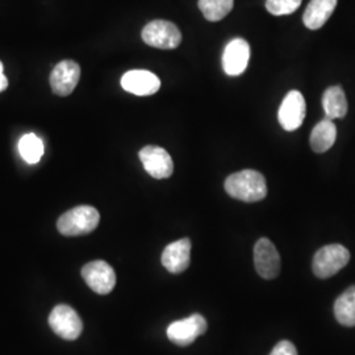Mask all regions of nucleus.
<instances>
[{
	"instance_id": "nucleus-15",
	"label": "nucleus",
	"mask_w": 355,
	"mask_h": 355,
	"mask_svg": "<svg viewBox=\"0 0 355 355\" xmlns=\"http://www.w3.org/2000/svg\"><path fill=\"white\" fill-rule=\"evenodd\" d=\"M337 7V0H311L305 10L303 21L308 29L316 31L328 21Z\"/></svg>"
},
{
	"instance_id": "nucleus-13",
	"label": "nucleus",
	"mask_w": 355,
	"mask_h": 355,
	"mask_svg": "<svg viewBox=\"0 0 355 355\" xmlns=\"http://www.w3.org/2000/svg\"><path fill=\"white\" fill-rule=\"evenodd\" d=\"M121 86L137 96H149L161 89L159 78L148 70H132L121 78Z\"/></svg>"
},
{
	"instance_id": "nucleus-18",
	"label": "nucleus",
	"mask_w": 355,
	"mask_h": 355,
	"mask_svg": "<svg viewBox=\"0 0 355 355\" xmlns=\"http://www.w3.org/2000/svg\"><path fill=\"white\" fill-rule=\"evenodd\" d=\"M334 316L343 327H355V286L349 287L336 300Z\"/></svg>"
},
{
	"instance_id": "nucleus-11",
	"label": "nucleus",
	"mask_w": 355,
	"mask_h": 355,
	"mask_svg": "<svg viewBox=\"0 0 355 355\" xmlns=\"http://www.w3.org/2000/svg\"><path fill=\"white\" fill-rule=\"evenodd\" d=\"M250 58V46L243 38H234L225 46L223 69L227 76H237L245 73Z\"/></svg>"
},
{
	"instance_id": "nucleus-10",
	"label": "nucleus",
	"mask_w": 355,
	"mask_h": 355,
	"mask_svg": "<svg viewBox=\"0 0 355 355\" xmlns=\"http://www.w3.org/2000/svg\"><path fill=\"white\" fill-rule=\"evenodd\" d=\"M144 168L155 179H166L173 175L174 164L170 154L159 146H145L139 153Z\"/></svg>"
},
{
	"instance_id": "nucleus-24",
	"label": "nucleus",
	"mask_w": 355,
	"mask_h": 355,
	"mask_svg": "<svg viewBox=\"0 0 355 355\" xmlns=\"http://www.w3.org/2000/svg\"><path fill=\"white\" fill-rule=\"evenodd\" d=\"M3 69H4V67H3V64H1V61H0V74H3Z\"/></svg>"
},
{
	"instance_id": "nucleus-19",
	"label": "nucleus",
	"mask_w": 355,
	"mask_h": 355,
	"mask_svg": "<svg viewBox=\"0 0 355 355\" xmlns=\"http://www.w3.org/2000/svg\"><path fill=\"white\" fill-rule=\"evenodd\" d=\"M234 6V0H199V8L209 21H220Z\"/></svg>"
},
{
	"instance_id": "nucleus-21",
	"label": "nucleus",
	"mask_w": 355,
	"mask_h": 355,
	"mask_svg": "<svg viewBox=\"0 0 355 355\" xmlns=\"http://www.w3.org/2000/svg\"><path fill=\"white\" fill-rule=\"evenodd\" d=\"M303 0H267L266 8L268 12L275 16H284L295 12Z\"/></svg>"
},
{
	"instance_id": "nucleus-17",
	"label": "nucleus",
	"mask_w": 355,
	"mask_h": 355,
	"mask_svg": "<svg viewBox=\"0 0 355 355\" xmlns=\"http://www.w3.org/2000/svg\"><path fill=\"white\" fill-rule=\"evenodd\" d=\"M322 107L330 120L345 117L347 114V101L343 89L340 86H333L327 89L322 96Z\"/></svg>"
},
{
	"instance_id": "nucleus-1",
	"label": "nucleus",
	"mask_w": 355,
	"mask_h": 355,
	"mask_svg": "<svg viewBox=\"0 0 355 355\" xmlns=\"http://www.w3.org/2000/svg\"><path fill=\"white\" fill-rule=\"evenodd\" d=\"M225 191L233 199L255 203L266 198V179L258 171L242 170L227 178Z\"/></svg>"
},
{
	"instance_id": "nucleus-23",
	"label": "nucleus",
	"mask_w": 355,
	"mask_h": 355,
	"mask_svg": "<svg viewBox=\"0 0 355 355\" xmlns=\"http://www.w3.org/2000/svg\"><path fill=\"white\" fill-rule=\"evenodd\" d=\"M8 87V79L4 74H0V92H3L4 89Z\"/></svg>"
},
{
	"instance_id": "nucleus-20",
	"label": "nucleus",
	"mask_w": 355,
	"mask_h": 355,
	"mask_svg": "<svg viewBox=\"0 0 355 355\" xmlns=\"http://www.w3.org/2000/svg\"><path fill=\"white\" fill-rule=\"evenodd\" d=\"M19 150L23 159L28 164L33 165V164H37L41 159L44 154V145H42V141L40 140L36 135L28 133L26 136H23L19 142Z\"/></svg>"
},
{
	"instance_id": "nucleus-12",
	"label": "nucleus",
	"mask_w": 355,
	"mask_h": 355,
	"mask_svg": "<svg viewBox=\"0 0 355 355\" xmlns=\"http://www.w3.org/2000/svg\"><path fill=\"white\" fill-rule=\"evenodd\" d=\"M79 78H80L79 64L71 60H64L57 64L51 71V89L55 95L67 96L76 89Z\"/></svg>"
},
{
	"instance_id": "nucleus-2",
	"label": "nucleus",
	"mask_w": 355,
	"mask_h": 355,
	"mask_svg": "<svg viewBox=\"0 0 355 355\" xmlns=\"http://www.w3.org/2000/svg\"><path fill=\"white\" fill-rule=\"evenodd\" d=\"M101 215L96 208L89 205H79L61 216L57 221V229L66 237L89 234L98 228Z\"/></svg>"
},
{
	"instance_id": "nucleus-5",
	"label": "nucleus",
	"mask_w": 355,
	"mask_h": 355,
	"mask_svg": "<svg viewBox=\"0 0 355 355\" xmlns=\"http://www.w3.org/2000/svg\"><path fill=\"white\" fill-rule=\"evenodd\" d=\"M49 325L58 337L67 341L76 340L83 330L82 318L71 306L64 304L57 305L51 311Z\"/></svg>"
},
{
	"instance_id": "nucleus-16",
	"label": "nucleus",
	"mask_w": 355,
	"mask_h": 355,
	"mask_svg": "<svg viewBox=\"0 0 355 355\" xmlns=\"http://www.w3.org/2000/svg\"><path fill=\"white\" fill-rule=\"evenodd\" d=\"M337 139V128L330 119H324L313 128L311 133V148L315 153H325L334 145Z\"/></svg>"
},
{
	"instance_id": "nucleus-9",
	"label": "nucleus",
	"mask_w": 355,
	"mask_h": 355,
	"mask_svg": "<svg viewBox=\"0 0 355 355\" xmlns=\"http://www.w3.org/2000/svg\"><path fill=\"white\" fill-rule=\"evenodd\" d=\"M82 277L89 288L99 295H108L116 286L114 270L105 261H92L82 268Z\"/></svg>"
},
{
	"instance_id": "nucleus-14",
	"label": "nucleus",
	"mask_w": 355,
	"mask_h": 355,
	"mask_svg": "<svg viewBox=\"0 0 355 355\" xmlns=\"http://www.w3.org/2000/svg\"><path fill=\"white\" fill-rule=\"evenodd\" d=\"M162 265L171 274L184 272L191 263L190 239H182L167 245L162 253Z\"/></svg>"
},
{
	"instance_id": "nucleus-8",
	"label": "nucleus",
	"mask_w": 355,
	"mask_h": 355,
	"mask_svg": "<svg viewBox=\"0 0 355 355\" xmlns=\"http://www.w3.org/2000/svg\"><path fill=\"white\" fill-rule=\"evenodd\" d=\"M306 114L304 96L297 89L290 91L283 99L278 112V120L282 128L287 132L302 127Z\"/></svg>"
},
{
	"instance_id": "nucleus-22",
	"label": "nucleus",
	"mask_w": 355,
	"mask_h": 355,
	"mask_svg": "<svg viewBox=\"0 0 355 355\" xmlns=\"http://www.w3.org/2000/svg\"><path fill=\"white\" fill-rule=\"evenodd\" d=\"M270 355H297V350L290 341H280L272 347Z\"/></svg>"
},
{
	"instance_id": "nucleus-7",
	"label": "nucleus",
	"mask_w": 355,
	"mask_h": 355,
	"mask_svg": "<svg viewBox=\"0 0 355 355\" xmlns=\"http://www.w3.org/2000/svg\"><path fill=\"white\" fill-rule=\"evenodd\" d=\"M254 266L263 279H275L280 272V255L268 239L258 240L254 246Z\"/></svg>"
},
{
	"instance_id": "nucleus-3",
	"label": "nucleus",
	"mask_w": 355,
	"mask_h": 355,
	"mask_svg": "<svg viewBox=\"0 0 355 355\" xmlns=\"http://www.w3.org/2000/svg\"><path fill=\"white\" fill-rule=\"evenodd\" d=\"M350 261L349 250L338 243L327 245L316 252L312 262L313 274L320 279H328L341 271Z\"/></svg>"
},
{
	"instance_id": "nucleus-6",
	"label": "nucleus",
	"mask_w": 355,
	"mask_h": 355,
	"mask_svg": "<svg viewBox=\"0 0 355 355\" xmlns=\"http://www.w3.org/2000/svg\"><path fill=\"white\" fill-rule=\"evenodd\" d=\"M208 324L207 320L199 315L193 313L190 318L178 320L168 325L167 337L178 346H189L207 331Z\"/></svg>"
},
{
	"instance_id": "nucleus-4",
	"label": "nucleus",
	"mask_w": 355,
	"mask_h": 355,
	"mask_svg": "<svg viewBox=\"0 0 355 355\" xmlns=\"http://www.w3.org/2000/svg\"><path fill=\"white\" fill-rule=\"evenodd\" d=\"M141 36L146 45L164 51L175 49L182 42V33L178 26L166 20H154L146 24Z\"/></svg>"
}]
</instances>
